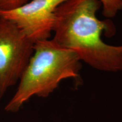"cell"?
<instances>
[{
    "mask_svg": "<svg viewBox=\"0 0 122 122\" xmlns=\"http://www.w3.org/2000/svg\"><path fill=\"white\" fill-rule=\"evenodd\" d=\"M100 0H66L55 11L53 40L64 48L74 51L81 62L104 72L122 71V45L106 44L102 35L105 30L115 33L111 22L100 20L97 13Z\"/></svg>",
    "mask_w": 122,
    "mask_h": 122,
    "instance_id": "cell-1",
    "label": "cell"
},
{
    "mask_svg": "<svg viewBox=\"0 0 122 122\" xmlns=\"http://www.w3.org/2000/svg\"><path fill=\"white\" fill-rule=\"evenodd\" d=\"M81 62L75 52L63 48L53 39L35 42L33 53L16 92L5 110L16 112L33 96L48 97L62 80L79 77Z\"/></svg>",
    "mask_w": 122,
    "mask_h": 122,
    "instance_id": "cell-2",
    "label": "cell"
},
{
    "mask_svg": "<svg viewBox=\"0 0 122 122\" xmlns=\"http://www.w3.org/2000/svg\"><path fill=\"white\" fill-rule=\"evenodd\" d=\"M33 53V44L11 21L0 16V100L19 81Z\"/></svg>",
    "mask_w": 122,
    "mask_h": 122,
    "instance_id": "cell-3",
    "label": "cell"
},
{
    "mask_svg": "<svg viewBox=\"0 0 122 122\" xmlns=\"http://www.w3.org/2000/svg\"><path fill=\"white\" fill-rule=\"evenodd\" d=\"M65 1L31 0L14 10L0 11V16L15 24L34 44L51 37L56 22L55 11Z\"/></svg>",
    "mask_w": 122,
    "mask_h": 122,
    "instance_id": "cell-4",
    "label": "cell"
},
{
    "mask_svg": "<svg viewBox=\"0 0 122 122\" xmlns=\"http://www.w3.org/2000/svg\"><path fill=\"white\" fill-rule=\"evenodd\" d=\"M102 8V14L107 18H114L122 10V0H100Z\"/></svg>",
    "mask_w": 122,
    "mask_h": 122,
    "instance_id": "cell-5",
    "label": "cell"
},
{
    "mask_svg": "<svg viewBox=\"0 0 122 122\" xmlns=\"http://www.w3.org/2000/svg\"><path fill=\"white\" fill-rule=\"evenodd\" d=\"M31 0H0V11H9L22 6Z\"/></svg>",
    "mask_w": 122,
    "mask_h": 122,
    "instance_id": "cell-6",
    "label": "cell"
}]
</instances>
